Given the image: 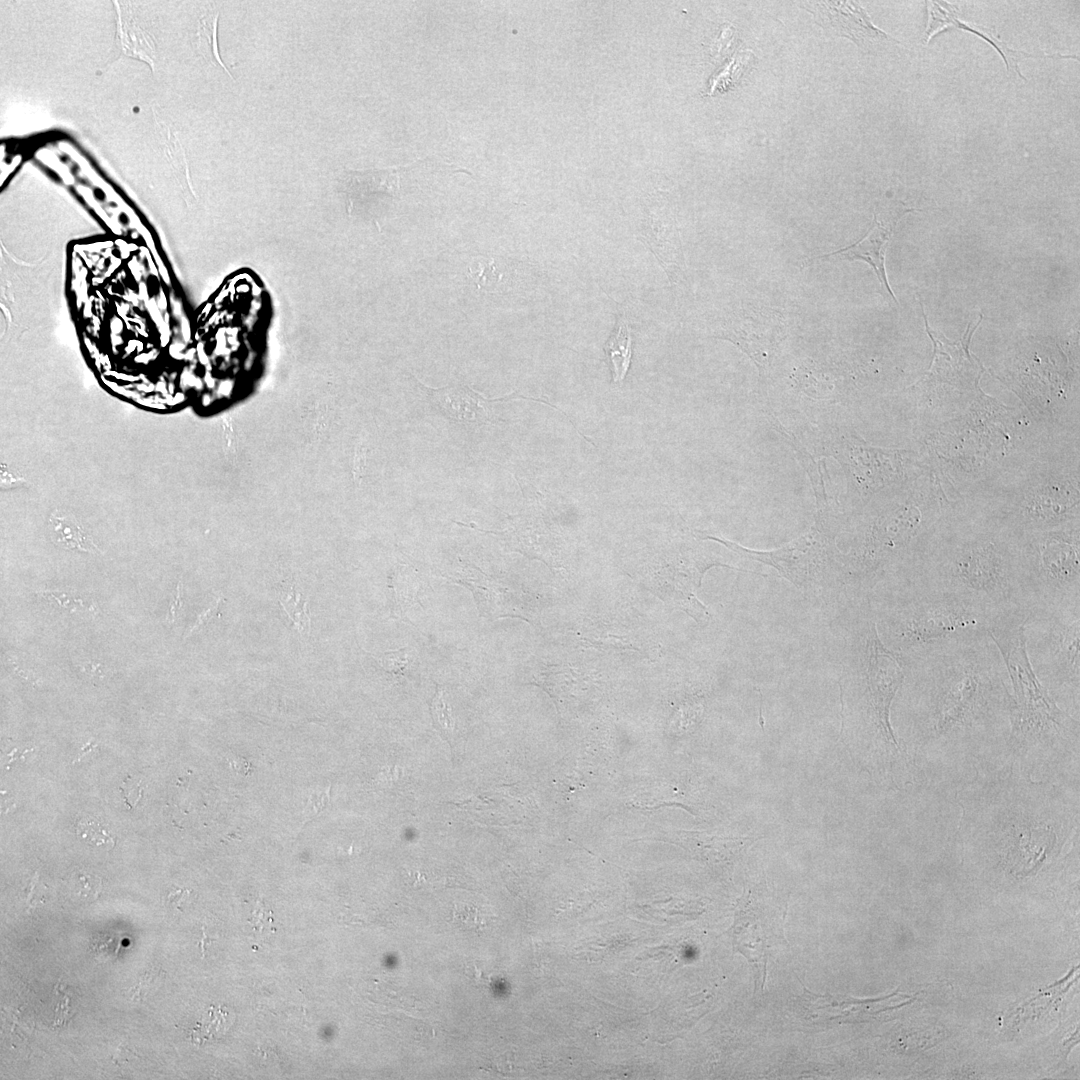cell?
Wrapping results in <instances>:
<instances>
[{
  "instance_id": "6da1fadb",
  "label": "cell",
  "mask_w": 1080,
  "mask_h": 1080,
  "mask_svg": "<svg viewBox=\"0 0 1080 1080\" xmlns=\"http://www.w3.org/2000/svg\"><path fill=\"white\" fill-rule=\"evenodd\" d=\"M68 265L71 311L98 380L136 400L176 399L191 324L153 236L131 228L74 240Z\"/></svg>"
},
{
  "instance_id": "7a4b0ae2",
  "label": "cell",
  "mask_w": 1080,
  "mask_h": 1080,
  "mask_svg": "<svg viewBox=\"0 0 1080 1080\" xmlns=\"http://www.w3.org/2000/svg\"><path fill=\"white\" fill-rule=\"evenodd\" d=\"M907 660L909 735L922 752H966L1008 737L1015 701L990 633Z\"/></svg>"
},
{
  "instance_id": "3957f363",
  "label": "cell",
  "mask_w": 1080,
  "mask_h": 1080,
  "mask_svg": "<svg viewBox=\"0 0 1080 1080\" xmlns=\"http://www.w3.org/2000/svg\"><path fill=\"white\" fill-rule=\"evenodd\" d=\"M960 836L994 853L1018 878L1037 872L1079 836L1078 802L1014 762L981 770L959 793Z\"/></svg>"
},
{
  "instance_id": "277c9868",
  "label": "cell",
  "mask_w": 1080,
  "mask_h": 1080,
  "mask_svg": "<svg viewBox=\"0 0 1080 1080\" xmlns=\"http://www.w3.org/2000/svg\"><path fill=\"white\" fill-rule=\"evenodd\" d=\"M917 573L979 607L991 620L1030 611L1022 585L1020 536L960 497L954 498Z\"/></svg>"
},
{
  "instance_id": "5b68a950",
  "label": "cell",
  "mask_w": 1080,
  "mask_h": 1080,
  "mask_svg": "<svg viewBox=\"0 0 1080 1080\" xmlns=\"http://www.w3.org/2000/svg\"><path fill=\"white\" fill-rule=\"evenodd\" d=\"M958 497L1018 536L1080 525V432H1041Z\"/></svg>"
},
{
  "instance_id": "8992f818",
  "label": "cell",
  "mask_w": 1080,
  "mask_h": 1080,
  "mask_svg": "<svg viewBox=\"0 0 1080 1080\" xmlns=\"http://www.w3.org/2000/svg\"><path fill=\"white\" fill-rule=\"evenodd\" d=\"M859 632L854 701L850 722L842 724H848L842 729V742L873 778L900 787L911 781L914 764L894 735L890 709L905 679L907 660L884 645L872 619L865 620Z\"/></svg>"
},
{
  "instance_id": "52a82bcc",
  "label": "cell",
  "mask_w": 1080,
  "mask_h": 1080,
  "mask_svg": "<svg viewBox=\"0 0 1080 1080\" xmlns=\"http://www.w3.org/2000/svg\"><path fill=\"white\" fill-rule=\"evenodd\" d=\"M880 617L893 651L905 659L984 636L992 621L979 607L918 573L895 582Z\"/></svg>"
},
{
  "instance_id": "ba28073f",
  "label": "cell",
  "mask_w": 1080,
  "mask_h": 1080,
  "mask_svg": "<svg viewBox=\"0 0 1080 1080\" xmlns=\"http://www.w3.org/2000/svg\"><path fill=\"white\" fill-rule=\"evenodd\" d=\"M1023 629L1036 677L1079 716L1080 605L1032 608Z\"/></svg>"
},
{
  "instance_id": "9c48e42d",
  "label": "cell",
  "mask_w": 1080,
  "mask_h": 1080,
  "mask_svg": "<svg viewBox=\"0 0 1080 1080\" xmlns=\"http://www.w3.org/2000/svg\"><path fill=\"white\" fill-rule=\"evenodd\" d=\"M1030 609L1080 605V525L1020 536Z\"/></svg>"
},
{
  "instance_id": "30bf717a",
  "label": "cell",
  "mask_w": 1080,
  "mask_h": 1080,
  "mask_svg": "<svg viewBox=\"0 0 1080 1080\" xmlns=\"http://www.w3.org/2000/svg\"><path fill=\"white\" fill-rule=\"evenodd\" d=\"M836 448L853 491L864 504L896 492L932 470L922 444L903 449L876 447L850 431L840 436Z\"/></svg>"
},
{
  "instance_id": "8fae6325",
  "label": "cell",
  "mask_w": 1080,
  "mask_h": 1080,
  "mask_svg": "<svg viewBox=\"0 0 1080 1080\" xmlns=\"http://www.w3.org/2000/svg\"><path fill=\"white\" fill-rule=\"evenodd\" d=\"M765 892L752 890L743 897L732 927L735 947L754 963L762 983L771 950L784 941L779 910L765 900Z\"/></svg>"
},
{
  "instance_id": "7c38bea8",
  "label": "cell",
  "mask_w": 1080,
  "mask_h": 1080,
  "mask_svg": "<svg viewBox=\"0 0 1080 1080\" xmlns=\"http://www.w3.org/2000/svg\"><path fill=\"white\" fill-rule=\"evenodd\" d=\"M706 538L721 542L733 551L775 567L781 575L798 586L808 583L827 559V544L822 535L814 530L783 548L770 552L745 549L715 536Z\"/></svg>"
},
{
  "instance_id": "4fadbf2b",
  "label": "cell",
  "mask_w": 1080,
  "mask_h": 1080,
  "mask_svg": "<svg viewBox=\"0 0 1080 1080\" xmlns=\"http://www.w3.org/2000/svg\"><path fill=\"white\" fill-rule=\"evenodd\" d=\"M912 211H915V208H908L904 204H897L892 211L890 210V213L887 214L885 218L879 219L875 214L872 227L861 240L836 252L820 255L815 258L821 259L831 255H839L847 260H862L868 263L875 271L886 294L897 303V299L887 280L885 253L897 222L903 215Z\"/></svg>"
},
{
  "instance_id": "5bb4252c",
  "label": "cell",
  "mask_w": 1080,
  "mask_h": 1080,
  "mask_svg": "<svg viewBox=\"0 0 1080 1080\" xmlns=\"http://www.w3.org/2000/svg\"><path fill=\"white\" fill-rule=\"evenodd\" d=\"M768 316L763 313L762 316H742L723 333L724 338L739 346L761 370L771 364L781 335L780 325L768 326Z\"/></svg>"
},
{
  "instance_id": "9a60e30c",
  "label": "cell",
  "mask_w": 1080,
  "mask_h": 1080,
  "mask_svg": "<svg viewBox=\"0 0 1080 1080\" xmlns=\"http://www.w3.org/2000/svg\"><path fill=\"white\" fill-rule=\"evenodd\" d=\"M823 17L836 32L843 37H848L862 48H870L875 43L887 40L894 41L884 31L880 30L871 22L866 11L855 2H818Z\"/></svg>"
},
{
  "instance_id": "2e32d148",
  "label": "cell",
  "mask_w": 1080,
  "mask_h": 1080,
  "mask_svg": "<svg viewBox=\"0 0 1080 1080\" xmlns=\"http://www.w3.org/2000/svg\"><path fill=\"white\" fill-rule=\"evenodd\" d=\"M423 387L444 413L465 424L486 423L490 418L489 405L502 400H487L466 385L438 389Z\"/></svg>"
},
{
  "instance_id": "e0dca14e",
  "label": "cell",
  "mask_w": 1080,
  "mask_h": 1080,
  "mask_svg": "<svg viewBox=\"0 0 1080 1080\" xmlns=\"http://www.w3.org/2000/svg\"><path fill=\"white\" fill-rule=\"evenodd\" d=\"M952 26L957 29L964 30L977 35L991 46H993L997 52L1002 56L1007 72L1016 73L1024 81L1027 79L1021 73L1019 69V62L1027 58H1076L1074 55H1060V54H1045L1040 53H1028L1026 51L1015 50L1007 45L1006 42L1000 40L991 29L984 26L977 25L975 23H967L961 21L958 17L953 21Z\"/></svg>"
},
{
  "instance_id": "ac0fdd59",
  "label": "cell",
  "mask_w": 1080,
  "mask_h": 1080,
  "mask_svg": "<svg viewBox=\"0 0 1080 1080\" xmlns=\"http://www.w3.org/2000/svg\"><path fill=\"white\" fill-rule=\"evenodd\" d=\"M604 350L611 364L613 381L621 383L627 374L632 358V335L625 320L615 328Z\"/></svg>"
},
{
  "instance_id": "d6986e66",
  "label": "cell",
  "mask_w": 1080,
  "mask_h": 1080,
  "mask_svg": "<svg viewBox=\"0 0 1080 1080\" xmlns=\"http://www.w3.org/2000/svg\"><path fill=\"white\" fill-rule=\"evenodd\" d=\"M49 524L53 541L63 548L90 551L94 546L83 527L71 515L53 512Z\"/></svg>"
},
{
  "instance_id": "ffe728a7",
  "label": "cell",
  "mask_w": 1080,
  "mask_h": 1080,
  "mask_svg": "<svg viewBox=\"0 0 1080 1080\" xmlns=\"http://www.w3.org/2000/svg\"><path fill=\"white\" fill-rule=\"evenodd\" d=\"M279 602L282 605L287 616L291 620L295 629L301 634H308L310 631V616L308 615L307 600L302 598V594L295 591L294 587L283 589L279 595Z\"/></svg>"
},
{
  "instance_id": "44dd1931",
  "label": "cell",
  "mask_w": 1080,
  "mask_h": 1080,
  "mask_svg": "<svg viewBox=\"0 0 1080 1080\" xmlns=\"http://www.w3.org/2000/svg\"><path fill=\"white\" fill-rule=\"evenodd\" d=\"M925 3L928 9V23L923 38L927 43L936 32L952 26L953 21L958 17V12L955 7L946 2L927 1Z\"/></svg>"
},
{
  "instance_id": "7402d4cb",
  "label": "cell",
  "mask_w": 1080,
  "mask_h": 1080,
  "mask_svg": "<svg viewBox=\"0 0 1080 1080\" xmlns=\"http://www.w3.org/2000/svg\"><path fill=\"white\" fill-rule=\"evenodd\" d=\"M468 275L478 289H493L502 277L496 268L495 261L483 257L473 259L468 266Z\"/></svg>"
},
{
  "instance_id": "603a6c76",
  "label": "cell",
  "mask_w": 1080,
  "mask_h": 1080,
  "mask_svg": "<svg viewBox=\"0 0 1080 1080\" xmlns=\"http://www.w3.org/2000/svg\"><path fill=\"white\" fill-rule=\"evenodd\" d=\"M430 711L434 724L440 734L446 739L450 738L453 735L455 723L440 687L437 688L436 694L432 699Z\"/></svg>"
},
{
  "instance_id": "cb8c5ba5",
  "label": "cell",
  "mask_w": 1080,
  "mask_h": 1080,
  "mask_svg": "<svg viewBox=\"0 0 1080 1080\" xmlns=\"http://www.w3.org/2000/svg\"><path fill=\"white\" fill-rule=\"evenodd\" d=\"M76 831L84 841L92 845L108 843L114 845L113 838L101 827L99 821L94 818L81 819L77 824Z\"/></svg>"
},
{
  "instance_id": "d4e9b609",
  "label": "cell",
  "mask_w": 1080,
  "mask_h": 1080,
  "mask_svg": "<svg viewBox=\"0 0 1080 1080\" xmlns=\"http://www.w3.org/2000/svg\"><path fill=\"white\" fill-rule=\"evenodd\" d=\"M377 660L385 671L395 675L405 674L412 662L407 647L395 651H388L382 654Z\"/></svg>"
},
{
  "instance_id": "484cf974",
  "label": "cell",
  "mask_w": 1080,
  "mask_h": 1080,
  "mask_svg": "<svg viewBox=\"0 0 1080 1080\" xmlns=\"http://www.w3.org/2000/svg\"><path fill=\"white\" fill-rule=\"evenodd\" d=\"M221 602H222V598L218 597L217 600L215 601V603L212 606H210L208 609H206L201 614H199L196 621L189 628V630H187L184 637H188L192 633L198 631L203 626H205L207 623H209L215 616L219 615L218 609H219V605L221 604Z\"/></svg>"
},
{
  "instance_id": "4316f807",
  "label": "cell",
  "mask_w": 1080,
  "mask_h": 1080,
  "mask_svg": "<svg viewBox=\"0 0 1080 1080\" xmlns=\"http://www.w3.org/2000/svg\"><path fill=\"white\" fill-rule=\"evenodd\" d=\"M79 882H80V885H81V889H80V891L78 893L80 895H83L85 897H88V896L97 897L98 896L99 889L101 888V883H100V880L97 877H94V876H91V875H80L79 876Z\"/></svg>"
},
{
  "instance_id": "83f0119b",
  "label": "cell",
  "mask_w": 1080,
  "mask_h": 1080,
  "mask_svg": "<svg viewBox=\"0 0 1080 1080\" xmlns=\"http://www.w3.org/2000/svg\"><path fill=\"white\" fill-rule=\"evenodd\" d=\"M120 789L123 793L125 803L132 809L141 798L140 783H136L133 779H131V785H128L127 781L124 780L123 785L120 787Z\"/></svg>"
},
{
  "instance_id": "f1b7e54d",
  "label": "cell",
  "mask_w": 1080,
  "mask_h": 1080,
  "mask_svg": "<svg viewBox=\"0 0 1080 1080\" xmlns=\"http://www.w3.org/2000/svg\"><path fill=\"white\" fill-rule=\"evenodd\" d=\"M176 592L177 593H176L175 599L172 600V602L170 603L169 613H168V617L166 619L167 621H170L171 623L174 622V620H175V618L177 616V613L180 612L181 607H182V583L181 582H179L177 584Z\"/></svg>"
},
{
  "instance_id": "f546056e",
  "label": "cell",
  "mask_w": 1080,
  "mask_h": 1080,
  "mask_svg": "<svg viewBox=\"0 0 1080 1080\" xmlns=\"http://www.w3.org/2000/svg\"><path fill=\"white\" fill-rule=\"evenodd\" d=\"M231 767L239 774L248 775L251 772V765L244 758H237L232 761Z\"/></svg>"
},
{
  "instance_id": "4dcf8cb0",
  "label": "cell",
  "mask_w": 1080,
  "mask_h": 1080,
  "mask_svg": "<svg viewBox=\"0 0 1080 1080\" xmlns=\"http://www.w3.org/2000/svg\"><path fill=\"white\" fill-rule=\"evenodd\" d=\"M186 893H187V890H185V889L177 890L175 892H171L168 895V901L171 902V903H176L178 905L179 902H181L183 900L184 894H186Z\"/></svg>"
}]
</instances>
